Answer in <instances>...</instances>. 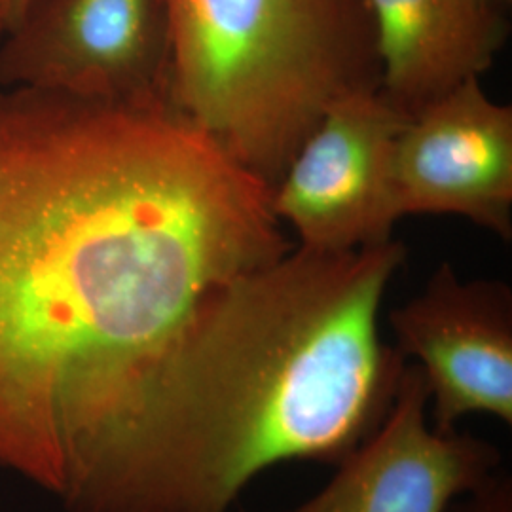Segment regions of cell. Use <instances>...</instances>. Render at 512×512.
Instances as JSON below:
<instances>
[{
    "label": "cell",
    "mask_w": 512,
    "mask_h": 512,
    "mask_svg": "<svg viewBox=\"0 0 512 512\" xmlns=\"http://www.w3.org/2000/svg\"><path fill=\"white\" fill-rule=\"evenodd\" d=\"M448 512H512V478L499 471L473 494L458 499Z\"/></svg>",
    "instance_id": "10"
},
{
    "label": "cell",
    "mask_w": 512,
    "mask_h": 512,
    "mask_svg": "<svg viewBox=\"0 0 512 512\" xmlns=\"http://www.w3.org/2000/svg\"><path fill=\"white\" fill-rule=\"evenodd\" d=\"M380 92L414 116L459 84L488 73L509 37L495 0H368Z\"/></svg>",
    "instance_id": "9"
},
{
    "label": "cell",
    "mask_w": 512,
    "mask_h": 512,
    "mask_svg": "<svg viewBox=\"0 0 512 512\" xmlns=\"http://www.w3.org/2000/svg\"><path fill=\"white\" fill-rule=\"evenodd\" d=\"M167 103L274 186L323 114L380 90L368 0H164Z\"/></svg>",
    "instance_id": "3"
},
{
    "label": "cell",
    "mask_w": 512,
    "mask_h": 512,
    "mask_svg": "<svg viewBox=\"0 0 512 512\" xmlns=\"http://www.w3.org/2000/svg\"><path fill=\"white\" fill-rule=\"evenodd\" d=\"M395 351L425 380L433 427L458 431L469 414L512 425V291L461 279L442 262L421 293L389 313Z\"/></svg>",
    "instance_id": "6"
},
{
    "label": "cell",
    "mask_w": 512,
    "mask_h": 512,
    "mask_svg": "<svg viewBox=\"0 0 512 512\" xmlns=\"http://www.w3.org/2000/svg\"><path fill=\"white\" fill-rule=\"evenodd\" d=\"M164 0H33L0 46V88L167 103Z\"/></svg>",
    "instance_id": "4"
},
{
    "label": "cell",
    "mask_w": 512,
    "mask_h": 512,
    "mask_svg": "<svg viewBox=\"0 0 512 512\" xmlns=\"http://www.w3.org/2000/svg\"><path fill=\"white\" fill-rule=\"evenodd\" d=\"M401 219L456 215L512 236V109L480 78L431 101L401 129L393 158Z\"/></svg>",
    "instance_id": "8"
},
{
    "label": "cell",
    "mask_w": 512,
    "mask_h": 512,
    "mask_svg": "<svg viewBox=\"0 0 512 512\" xmlns=\"http://www.w3.org/2000/svg\"><path fill=\"white\" fill-rule=\"evenodd\" d=\"M495 2H499V4H505V2H511V0H495Z\"/></svg>",
    "instance_id": "13"
},
{
    "label": "cell",
    "mask_w": 512,
    "mask_h": 512,
    "mask_svg": "<svg viewBox=\"0 0 512 512\" xmlns=\"http://www.w3.org/2000/svg\"><path fill=\"white\" fill-rule=\"evenodd\" d=\"M395 239L289 249L207 294L65 439L69 512H230L285 461L338 465L384 421L406 361L380 336Z\"/></svg>",
    "instance_id": "2"
},
{
    "label": "cell",
    "mask_w": 512,
    "mask_h": 512,
    "mask_svg": "<svg viewBox=\"0 0 512 512\" xmlns=\"http://www.w3.org/2000/svg\"><path fill=\"white\" fill-rule=\"evenodd\" d=\"M501 463L494 442L429 425L425 380L406 363L380 427L334 465L321 492L283 512H448L497 475Z\"/></svg>",
    "instance_id": "7"
},
{
    "label": "cell",
    "mask_w": 512,
    "mask_h": 512,
    "mask_svg": "<svg viewBox=\"0 0 512 512\" xmlns=\"http://www.w3.org/2000/svg\"><path fill=\"white\" fill-rule=\"evenodd\" d=\"M289 249L272 188L169 105L0 88V467L48 492L78 414Z\"/></svg>",
    "instance_id": "1"
},
{
    "label": "cell",
    "mask_w": 512,
    "mask_h": 512,
    "mask_svg": "<svg viewBox=\"0 0 512 512\" xmlns=\"http://www.w3.org/2000/svg\"><path fill=\"white\" fill-rule=\"evenodd\" d=\"M8 10H10V2L8 0H0V40L8 33Z\"/></svg>",
    "instance_id": "12"
},
{
    "label": "cell",
    "mask_w": 512,
    "mask_h": 512,
    "mask_svg": "<svg viewBox=\"0 0 512 512\" xmlns=\"http://www.w3.org/2000/svg\"><path fill=\"white\" fill-rule=\"evenodd\" d=\"M8 2H10V10H8V18H10L8 31H10L12 27H16V23L25 14V10L33 4V0H8Z\"/></svg>",
    "instance_id": "11"
},
{
    "label": "cell",
    "mask_w": 512,
    "mask_h": 512,
    "mask_svg": "<svg viewBox=\"0 0 512 512\" xmlns=\"http://www.w3.org/2000/svg\"><path fill=\"white\" fill-rule=\"evenodd\" d=\"M408 118L380 90L353 93L323 114L272 186V211L298 247L348 253L391 239L401 220L393 158Z\"/></svg>",
    "instance_id": "5"
}]
</instances>
